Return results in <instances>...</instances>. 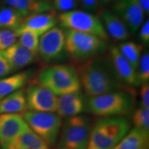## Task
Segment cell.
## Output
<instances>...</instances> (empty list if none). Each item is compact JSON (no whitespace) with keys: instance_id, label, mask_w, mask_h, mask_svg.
I'll list each match as a JSON object with an SVG mask.
<instances>
[{"instance_id":"cell-1","label":"cell","mask_w":149,"mask_h":149,"mask_svg":"<svg viewBox=\"0 0 149 149\" xmlns=\"http://www.w3.org/2000/svg\"><path fill=\"white\" fill-rule=\"evenodd\" d=\"M76 70L81 86L90 97L129 88L118 79L109 58L106 57L97 56L80 62Z\"/></svg>"},{"instance_id":"cell-2","label":"cell","mask_w":149,"mask_h":149,"mask_svg":"<svg viewBox=\"0 0 149 149\" xmlns=\"http://www.w3.org/2000/svg\"><path fill=\"white\" fill-rule=\"evenodd\" d=\"M130 130L126 117H100L92 126L86 149H113Z\"/></svg>"},{"instance_id":"cell-3","label":"cell","mask_w":149,"mask_h":149,"mask_svg":"<svg viewBox=\"0 0 149 149\" xmlns=\"http://www.w3.org/2000/svg\"><path fill=\"white\" fill-rule=\"evenodd\" d=\"M135 104V93L131 88L87 100L88 111L100 117L126 116L133 111Z\"/></svg>"},{"instance_id":"cell-4","label":"cell","mask_w":149,"mask_h":149,"mask_svg":"<svg viewBox=\"0 0 149 149\" xmlns=\"http://www.w3.org/2000/svg\"><path fill=\"white\" fill-rule=\"evenodd\" d=\"M36 81L57 97L77 92L81 87L77 70L69 65L45 67L37 74Z\"/></svg>"},{"instance_id":"cell-5","label":"cell","mask_w":149,"mask_h":149,"mask_svg":"<svg viewBox=\"0 0 149 149\" xmlns=\"http://www.w3.org/2000/svg\"><path fill=\"white\" fill-rule=\"evenodd\" d=\"M66 53L74 61L82 62L101 55L107 50V41L88 33L64 30Z\"/></svg>"},{"instance_id":"cell-6","label":"cell","mask_w":149,"mask_h":149,"mask_svg":"<svg viewBox=\"0 0 149 149\" xmlns=\"http://www.w3.org/2000/svg\"><path fill=\"white\" fill-rule=\"evenodd\" d=\"M91 128V120L86 115L67 117L61 125L59 148L86 149Z\"/></svg>"},{"instance_id":"cell-7","label":"cell","mask_w":149,"mask_h":149,"mask_svg":"<svg viewBox=\"0 0 149 149\" xmlns=\"http://www.w3.org/2000/svg\"><path fill=\"white\" fill-rule=\"evenodd\" d=\"M22 117L29 128L49 147L57 142L62 125V118L55 113L27 111Z\"/></svg>"},{"instance_id":"cell-8","label":"cell","mask_w":149,"mask_h":149,"mask_svg":"<svg viewBox=\"0 0 149 149\" xmlns=\"http://www.w3.org/2000/svg\"><path fill=\"white\" fill-rule=\"evenodd\" d=\"M57 20L62 29L95 35L105 41L109 39L100 17L91 13L74 9L59 13Z\"/></svg>"},{"instance_id":"cell-9","label":"cell","mask_w":149,"mask_h":149,"mask_svg":"<svg viewBox=\"0 0 149 149\" xmlns=\"http://www.w3.org/2000/svg\"><path fill=\"white\" fill-rule=\"evenodd\" d=\"M66 53L64 29L55 26L40 37L37 55L43 61H57L64 57Z\"/></svg>"},{"instance_id":"cell-10","label":"cell","mask_w":149,"mask_h":149,"mask_svg":"<svg viewBox=\"0 0 149 149\" xmlns=\"http://www.w3.org/2000/svg\"><path fill=\"white\" fill-rule=\"evenodd\" d=\"M25 94L29 111L56 113L58 97L37 81L30 84Z\"/></svg>"},{"instance_id":"cell-11","label":"cell","mask_w":149,"mask_h":149,"mask_svg":"<svg viewBox=\"0 0 149 149\" xmlns=\"http://www.w3.org/2000/svg\"><path fill=\"white\" fill-rule=\"evenodd\" d=\"M113 12L125 22L132 34L139 31L146 15L139 0H116Z\"/></svg>"},{"instance_id":"cell-12","label":"cell","mask_w":149,"mask_h":149,"mask_svg":"<svg viewBox=\"0 0 149 149\" xmlns=\"http://www.w3.org/2000/svg\"><path fill=\"white\" fill-rule=\"evenodd\" d=\"M58 24L57 15L55 10L31 15L24 17L22 23L14 31L18 37L24 32H32L39 36L53 29Z\"/></svg>"},{"instance_id":"cell-13","label":"cell","mask_w":149,"mask_h":149,"mask_svg":"<svg viewBox=\"0 0 149 149\" xmlns=\"http://www.w3.org/2000/svg\"><path fill=\"white\" fill-rule=\"evenodd\" d=\"M109 58L115 74L123 84L129 88L140 85L136 69L120 53L117 46H110Z\"/></svg>"},{"instance_id":"cell-14","label":"cell","mask_w":149,"mask_h":149,"mask_svg":"<svg viewBox=\"0 0 149 149\" xmlns=\"http://www.w3.org/2000/svg\"><path fill=\"white\" fill-rule=\"evenodd\" d=\"M29 128L21 115H0V144L2 149L8 148L11 143Z\"/></svg>"},{"instance_id":"cell-15","label":"cell","mask_w":149,"mask_h":149,"mask_svg":"<svg viewBox=\"0 0 149 149\" xmlns=\"http://www.w3.org/2000/svg\"><path fill=\"white\" fill-rule=\"evenodd\" d=\"M87 111V100L84 94L80 91L64 95L57 98L56 113L61 118L82 115Z\"/></svg>"},{"instance_id":"cell-16","label":"cell","mask_w":149,"mask_h":149,"mask_svg":"<svg viewBox=\"0 0 149 149\" xmlns=\"http://www.w3.org/2000/svg\"><path fill=\"white\" fill-rule=\"evenodd\" d=\"M100 19L108 36L121 42H126L129 39L130 33L127 25L113 11H103Z\"/></svg>"},{"instance_id":"cell-17","label":"cell","mask_w":149,"mask_h":149,"mask_svg":"<svg viewBox=\"0 0 149 149\" xmlns=\"http://www.w3.org/2000/svg\"><path fill=\"white\" fill-rule=\"evenodd\" d=\"M0 53L8 61L13 71L20 70L32 64L37 57V55L31 53L18 42Z\"/></svg>"},{"instance_id":"cell-18","label":"cell","mask_w":149,"mask_h":149,"mask_svg":"<svg viewBox=\"0 0 149 149\" xmlns=\"http://www.w3.org/2000/svg\"><path fill=\"white\" fill-rule=\"evenodd\" d=\"M6 6L18 12L23 17L53 10L51 3L42 0H3Z\"/></svg>"},{"instance_id":"cell-19","label":"cell","mask_w":149,"mask_h":149,"mask_svg":"<svg viewBox=\"0 0 149 149\" xmlns=\"http://www.w3.org/2000/svg\"><path fill=\"white\" fill-rule=\"evenodd\" d=\"M26 110V99L24 89H19L0 100V114H19Z\"/></svg>"},{"instance_id":"cell-20","label":"cell","mask_w":149,"mask_h":149,"mask_svg":"<svg viewBox=\"0 0 149 149\" xmlns=\"http://www.w3.org/2000/svg\"><path fill=\"white\" fill-rule=\"evenodd\" d=\"M31 71H22L0 79V100L11 93L22 89L29 81Z\"/></svg>"},{"instance_id":"cell-21","label":"cell","mask_w":149,"mask_h":149,"mask_svg":"<svg viewBox=\"0 0 149 149\" xmlns=\"http://www.w3.org/2000/svg\"><path fill=\"white\" fill-rule=\"evenodd\" d=\"M7 149H50V147L29 128L15 139Z\"/></svg>"},{"instance_id":"cell-22","label":"cell","mask_w":149,"mask_h":149,"mask_svg":"<svg viewBox=\"0 0 149 149\" xmlns=\"http://www.w3.org/2000/svg\"><path fill=\"white\" fill-rule=\"evenodd\" d=\"M113 149H149V134L133 128Z\"/></svg>"},{"instance_id":"cell-23","label":"cell","mask_w":149,"mask_h":149,"mask_svg":"<svg viewBox=\"0 0 149 149\" xmlns=\"http://www.w3.org/2000/svg\"><path fill=\"white\" fill-rule=\"evenodd\" d=\"M24 17L15 10L8 6L0 8V29L15 31Z\"/></svg>"},{"instance_id":"cell-24","label":"cell","mask_w":149,"mask_h":149,"mask_svg":"<svg viewBox=\"0 0 149 149\" xmlns=\"http://www.w3.org/2000/svg\"><path fill=\"white\" fill-rule=\"evenodd\" d=\"M119 51L129 61L135 69H137L139 59L141 55L142 46L133 42H123L117 46Z\"/></svg>"},{"instance_id":"cell-25","label":"cell","mask_w":149,"mask_h":149,"mask_svg":"<svg viewBox=\"0 0 149 149\" xmlns=\"http://www.w3.org/2000/svg\"><path fill=\"white\" fill-rule=\"evenodd\" d=\"M133 122L135 128L149 134V109L139 107L133 112Z\"/></svg>"},{"instance_id":"cell-26","label":"cell","mask_w":149,"mask_h":149,"mask_svg":"<svg viewBox=\"0 0 149 149\" xmlns=\"http://www.w3.org/2000/svg\"><path fill=\"white\" fill-rule=\"evenodd\" d=\"M18 43L31 53L37 55L40 36L32 32H24L19 35Z\"/></svg>"},{"instance_id":"cell-27","label":"cell","mask_w":149,"mask_h":149,"mask_svg":"<svg viewBox=\"0 0 149 149\" xmlns=\"http://www.w3.org/2000/svg\"><path fill=\"white\" fill-rule=\"evenodd\" d=\"M137 79L139 84L148 83L149 81V53L145 51L141 55L137 69Z\"/></svg>"},{"instance_id":"cell-28","label":"cell","mask_w":149,"mask_h":149,"mask_svg":"<svg viewBox=\"0 0 149 149\" xmlns=\"http://www.w3.org/2000/svg\"><path fill=\"white\" fill-rule=\"evenodd\" d=\"M17 35L13 31L0 29V52L13 45L17 42Z\"/></svg>"},{"instance_id":"cell-29","label":"cell","mask_w":149,"mask_h":149,"mask_svg":"<svg viewBox=\"0 0 149 149\" xmlns=\"http://www.w3.org/2000/svg\"><path fill=\"white\" fill-rule=\"evenodd\" d=\"M53 10H58L61 13H66L74 10L79 2L77 0H51Z\"/></svg>"},{"instance_id":"cell-30","label":"cell","mask_w":149,"mask_h":149,"mask_svg":"<svg viewBox=\"0 0 149 149\" xmlns=\"http://www.w3.org/2000/svg\"><path fill=\"white\" fill-rule=\"evenodd\" d=\"M138 38L139 42L144 45H148L149 44V21L148 19L143 22L139 29Z\"/></svg>"},{"instance_id":"cell-31","label":"cell","mask_w":149,"mask_h":149,"mask_svg":"<svg viewBox=\"0 0 149 149\" xmlns=\"http://www.w3.org/2000/svg\"><path fill=\"white\" fill-rule=\"evenodd\" d=\"M79 2L85 11L91 13L97 12L100 6L99 0H79Z\"/></svg>"},{"instance_id":"cell-32","label":"cell","mask_w":149,"mask_h":149,"mask_svg":"<svg viewBox=\"0 0 149 149\" xmlns=\"http://www.w3.org/2000/svg\"><path fill=\"white\" fill-rule=\"evenodd\" d=\"M13 69L8 61L0 53V79L5 77L13 72Z\"/></svg>"},{"instance_id":"cell-33","label":"cell","mask_w":149,"mask_h":149,"mask_svg":"<svg viewBox=\"0 0 149 149\" xmlns=\"http://www.w3.org/2000/svg\"><path fill=\"white\" fill-rule=\"evenodd\" d=\"M141 107L149 109V84L148 83L141 84L140 90Z\"/></svg>"},{"instance_id":"cell-34","label":"cell","mask_w":149,"mask_h":149,"mask_svg":"<svg viewBox=\"0 0 149 149\" xmlns=\"http://www.w3.org/2000/svg\"><path fill=\"white\" fill-rule=\"evenodd\" d=\"M140 5L144 11L145 14L148 15L149 13V0H139Z\"/></svg>"},{"instance_id":"cell-35","label":"cell","mask_w":149,"mask_h":149,"mask_svg":"<svg viewBox=\"0 0 149 149\" xmlns=\"http://www.w3.org/2000/svg\"><path fill=\"white\" fill-rule=\"evenodd\" d=\"M99 1H100V5L107 6L109 5L110 3H111L113 0H99Z\"/></svg>"},{"instance_id":"cell-36","label":"cell","mask_w":149,"mask_h":149,"mask_svg":"<svg viewBox=\"0 0 149 149\" xmlns=\"http://www.w3.org/2000/svg\"><path fill=\"white\" fill-rule=\"evenodd\" d=\"M42 1H46V2L51 3V0H42Z\"/></svg>"},{"instance_id":"cell-37","label":"cell","mask_w":149,"mask_h":149,"mask_svg":"<svg viewBox=\"0 0 149 149\" xmlns=\"http://www.w3.org/2000/svg\"><path fill=\"white\" fill-rule=\"evenodd\" d=\"M59 149H70V148H59Z\"/></svg>"},{"instance_id":"cell-38","label":"cell","mask_w":149,"mask_h":149,"mask_svg":"<svg viewBox=\"0 0 149 149\" xmlns=\"http://www.w3.org/2000/svg\"><path fill=\"white\" fill-rule=\"evenodd\" d=\"M0 149H2V148H1V144H0Z\"/></svg>"},{"instance_id":"cell-39","label":"cell","mask_w":149,"mask_h":149,"mask_svg":"<svg viewBox=\"0 0 149 149\" xmlns=\"http://www.w3.org/2000/svg\"><path fill=\"white\" fill-rule=\"evenodd\" d=\"M77 1H78V2H79V0H77Z\"/></svg>"}]
</instances>
